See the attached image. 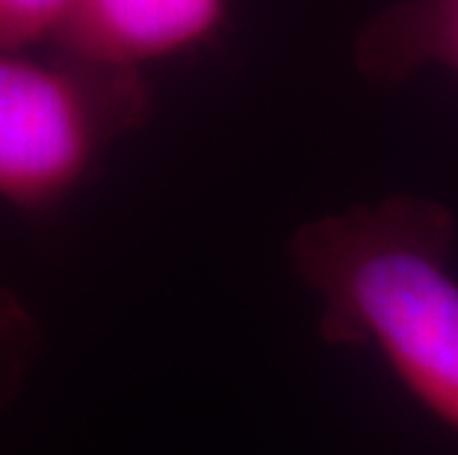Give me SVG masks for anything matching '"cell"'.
<instances>
[{
  "instance_id": "1",
  "label": "cell",
  "mask_w": 458,
  "mask_h": 455,
  "mask_svg": "<svg viewBox=\"0 0 458 455\" xmlns=\"http://www.w3.org/2000/svg\"><path fill=\"white\" fill-rule=\"evenodd\" d=\"M455 219L437 201L391 196L301 225L296 275L323 299L319 337L373 346L423 411L458 434Z\"/></svg>"
},
{
  "instance_id": "2",
  "label": "cell",
  "mask_w": 458,
  "mask_h": 455,
  "mask_svg": "<svg viewBox=\"0 0 458 455\" xmlns=\"http://www.w3.org/2000/svg\"><path fill=\"white\" fill-rule=\"evenodd\" d=\"M145 119L148 86L140 72L56 47L47 60L0 51V198L51 210L81 187L106 145Z\"/></svg>"
},
{
  "instance_id": "3",
  "label": "cell",
  "mask_w": 458,
  "mask_h": 455,
  "mask_svg": "<svg viewBox=\"0 0 458 455\" xmlns=\"http://www.w3.org/2000/svg\"><path fill=\"white\" fill-rule=\"evenodd\" d=\"M228 0H77L54 47L77 60L140 72L142 63L201 45Z\"/></svg>"
},
{
  "instance_id": "4",
  "label": "cell",
  "mask_w": 458,
  "mask_h": 455,
  "mask_svg": "<svg viewBox=\"0 0 458 455\" xmlns=\"http://www.w3.org/2000/svg\"><path fill=\"white\" fill-rule=\"evenodd\" d=\"M355 60L376 83H399L423 69L458 72V0H399L378 13L355 42Z\"/></svg>"
},
{
  "instance_id": "5",
  "label": "cell",
  "mask_w": 458,
  "mask_h": 455,
  "mask_svg": "<svg viewBox=\"0 0 458 455\" xmlns=\"http://www.w3.org/2000/svg\"><path fill=\"white\" fill-rule=\"evenodd\" d=\"M77 0H0V51L56 42Z\"/></svg>"
}]
</instances>
